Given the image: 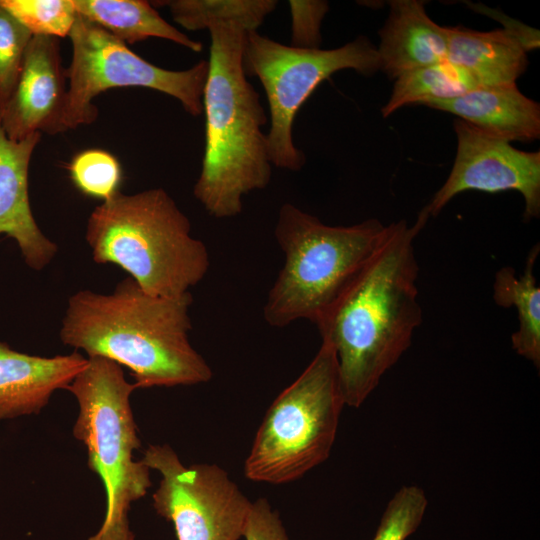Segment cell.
Wrapping results in <instances>:
<instances>
[{
    "instance_id": "cell-15",
    "label": "cell",
    "mask_w": 540,
    "mask_h": 540,
    "mask_svg": "<svg viewBox=\"0 0 540 540\" xmlns=\"http://www.w3.org/2000/svg\"><path fill=\"white\" fill-rule=\"evenodd\" d=\"M377 48L380 70L396 79L407 72L447 60L446 27L426 13L424 2L393 0Z\"/></svg>"
},
{
    "instance_id": "cell-22",
    "label": "cell",
    "mask_w": 540,
    "mask_h": 540,
    "mask_svg": "<svg viewBox=\"0 0 540 540\" xmlns=\"http://www.w3.org/2000/svg\"><path fill=\"white\" fill-rule=\"evenodd\" d=\"M74 186L84 195L109 200L119 192L122 169L118 159L100 148H90L77 153L68 165Z\"/></svg>"
},
{
    "instance_id": "cell-5",
    "label": "cell",
    "mask_w": 540,
    "mask_h": 540,
    "mask_svg": "<svg viewBox=\"0 0 540 540\" xmlns=\"http://www.w3.org/2000/svg\"><path fill=\"white\" fill-rule=\"evenodd\" d=\"M387 232L388 225L378 219L331 226L284 203L274 229L284 263L263 307L267 324L286 327L306 319L316 325L363 271Z\"/></svg>"
},
{
    "instance_id": "cell-3",
    "label": "cell",
    "mask_w": 540,
    "mask_h": 540,
    "mask_svg": "<svg viewBox=\"0 0 540 540\" xmlns=\"http://www.w3.org/2000/svg\"><path fill=\"white\" fill-rule=\"evenodd\" d=\"M211 44L202 104L205 147L194 197L215 218L242 212L243 197L268 186L272 175L268 117L243 69L250 28L236 20H217L207 28Z\"/></svg>"
},
{
    "instance_id": "cell-11",
    "label": "cell",
    "mask_w": 540,
    "mask_h": 540,
    "mask_svg": "<svg viewBox=\"0 0 540 540\" xmlns=\"http://www.w3.org/2000/svg\"><path fill=\"white\" fill-rule=\"evenodd\" d=\"M456 156L444 184L420 211L429 220L461 192L498 193L514 190L525 203L524 220L540 215V152L516 149L461 120L454 121Z\"/></svg>"
},
{
    "instance_id": "cell-27",
    "label": "cell",
    "mask_w": 540,
    "mask_h": 540,
    "mask_svg": "<svg viewBox=\"0 0 540 540\" xmlns=\"http://www.w3.org/2000/svg\"><path fill=\"white\" fill-rule=\"evenodd\" d=\"M243 538L245 540H291L279 513L265 498L251 503Z\"/></svg>"
},
{
    "instance_id": "cell-17",
    "label": "cell",
    "mask_w": 540,
    "mask_h": 540,
    "mask_svg": "<svg viewBox=\"0 0 540 540\" xmlns=\"http://www.w3.org/2000/svg\"><path fill=\"white\" fill-rule=\"evenodd\" d=\"M447 59L465 68L480 87L515 83L528 66V43L507 30L446 27Z\"/></svg>"
},
{
    "instance_id": "cell-18",
    "label": "cell",
    "mask_w": 540,
    "mask_h": 540,
    "mask_svg": "<svg viewBox=\"0 0 540 540\" xmlns=\"http://www.w3.org/2000/svg\"><path fill=\"white\" fill-rule=\"evenodd\" d=\"M78 15L103 28L125 44L161 38L193 52H201L200 41L189 38L160 16L144 0H73Z\"/></svg>"
},
{
    "instance_id": "cell-20",
    "label": "cell",
    "mask_w": 540,
    "mask_h": 540,
    "mask_svg": "<svg viewBox=\"0 0 540 540\" xmlns=\"http://www.w3.org/2000/svg\"><path fill=\"white\" fill-rule=\"evenodd\" d=\"M477 87L465 68L447 59L396 78L391 96L381 109L382 116L387 118L406 105L453 99Z\"/></svg>"
},
{
    "instance_id": "cell-13",
    "label": "cell",
    "mask_w": 540,
    "mask_h": 540,
    "mask_svg": "<svg viewBox=\"0 0 540 540\" xmlns=\"http://www.w3.org/2000/svg\"><path fill=\"white\" fill-rule=\"evenodd\" d=\"M41 136L10 140L0 117V234L15 240L24 262L35 271L50 264L58 251L38 226L29 200V166Z\"/></svg>"
},
{
    "instance_id": "cell-8",
    "label": "cell",
    "mask_w": 540,
    "mask_h": 540,
    "mask_svg": "<svg viewBox=\"0 0 540 540\" xmlns=\"http://www.w3.org/2000/svg\"><path fill=\"white\" fill-rule=\"evenodd\" d=\"M242 64L246 76L260 81L267 97L270 128L266 137L271 164L294 172L306 161L294 144V120L316 87L340 70L352 69L363 76L380 70L377 48L366 36L335 49H299L257 30L246 35Z\"/></svg>"
},
{
    "instance_id": "cell-9",
    "label": "cell",
    "mask_w": 540,
    "mask_h": 540,
    "mask_svg": "<svg viewBox=\"0 0 540 540\" xmlns=\"http://www.w3.org/2000/svg\"><path fill=\"white\" fill-rule=\"evenodd\" d=\"M68 37L72 45V59L66 68V130L93 123L98 116L94 98L112 88L153 89L177 99L184 110L194 117L203 113L207 60H201L185 70L156 66L80 15H77Z\"/></svg>"
},
{
    "instance_id": "cell-28",
    "label": "cell",
    "mask_w": 540,
    "mask_h": 540,
    "mask_svg": "<svg viewBox=\"0 0 540 540\" xmlns=\"http://www.w3.org/2000/svg\"><path fill=\"white\" fill-rule=\"evenodd\" d=\"M87 540H135V536L129 527L128 516L102 523L97 533Z\"/></svg>"
},
{
    "instance_id": "cell-2",
    "label": "cell",
    "mask_w": 540,
    "mask_h": 540,
    "mask_svg": "<svg viewBox=\"0 0 540 540\" xmlns=\"http://www.w3.org/2000/svg\"><path fill=\"white\" fill-rule=\"evenodd\" d=\"M190 292L178 297L145 292L131 277L109 294L80 290L68 299L60 339L127 367L137 388L208 382L213 372L191 345Z\"/></svg>"
},
{
    "instance_id": "cell-1",
    "label": "cell",
    "mask_w": 540,
    "mask_h": 540,
    "mask_svg": "<svg viewBox=\"0 0 540 540\" xmlns=\"http://www.w3.org/2000/svg\"><path fill=\"white\" fill-rule=\"evenodd\" d=\"M426 224L400 220L316 324L336 354L345 405L360 407L411 345L422 322L414 241Z\"/></svg>"
},
{
    "instance_id": "cell-23",
    "label": "cell",
    "mask_w": 540,
    "mask_h": 540,
    "mask_svg": "<svg viewBox=\"0 0 540 540\" xmlns=\"http://www.w3.org/2000/svg\"><path fill=\"white\" fill-rule=\"evenodd\" d=\"M33 36L66 37L77 18L73 0H0Z\"/></svg>"
},
{
    "instance_id": "cell-12",
    "label": "cell",
    "mask_w": 540,
    "mask_h": 540,
    "mask_svg": "<svg viewBox=\"0 0 540 540\" xmlns=\"http://www.w3.org/2000/svg\"><path fill=\"white\" fill-rule=\"evenodd\" d=\"M67 88L59 39L32 36L16 86L0 113L6 136L20 141L34 133L66 131Z\"/></svg>"
},
{
    "instance_id": "cell-21",
    "label": "cell",
    "mask_w": 540,
    "mask_h": 540,
    "mask_svg": "<svg viewBox=\"0 0 540 540\" xmlns=\"http://www.w3.org/2000/svg\"><path fill=\"white\" fill-rule=\"evenodd\" d=\"M154 7L165 6L181 27L202 30L217 20H236L252 31L263 23L276 6L275 0H172L152 2Z\"/></svg>"
},
{
    "instance_id": "cell-6",
    "label": "cell",
    "mask_w": 540,
    "mask_h": 540,
    "mask_svg": "<svg viewBox=\"0 0 540 540\" xmlns=\"http://www.w3.org/2000/svg\"><path fill=\"white\" fill-rule=\"evenodd\" d=\"M344 406L336 354L322 341L310 364L266 411L244 463L245 476L285 484L323 463Z\"/></svg>"
},
{
    "instance_id": "cell-4",
    "label": "cell",
    "mask_w": 540,
    "mask_h": 540,
    "mask_svg": "<svg viewBox=\"0 0 540 540\" xmlns=\"http://www.w3.org/2000/svg\"><path fill=\"white\" fill-rule=\"evenodd\" d=\"M163 188L120 191L91 212L85 239L94 262L122 268L145 292L178 297L206 276L207 246Z\"/></svg>"
},
{
    "instance_id": "cell-24",
    "label": "cell",
    "mask_w": 540,
    "mask_h": 540,
    "mask_svg": "<svg viewBox=\"0 0 540 540\" xmlns=\"http://www.w3.org/2000/svg\"><path fill=\"white\" fill-rule=\"evenodd\" d=\"M428 500L418 486H403L388 502L372 540H406L420 526Z\"/></svg>"
},
{
    "instance_id": "cell-14",
    "label": "cell",
    "mask_w": 540,
    "mask_h": 540,
    "mask_svg": "<svg viewBox=\"0 0 540 540\" xmlns=\"http://www.w3.org/2000/svg\"><path fill=\"white\" fill-rule=\"evenodd\" d=\"M79 352L41 357L0 341V420L38 414L58 389H66L85 368Z\"/></svg>"
},
{
    "instance_id": "cell-25",
    "label": "cell",
    "mask_w": 540,
    "mask_h": 540,
    "mask_svg": "<svg viewBox=\"0 0 540 540\" xmlns=\"http://www.w3.org/2000/svg\"><path fill=\"white\" fill-rule=\"evenodd\" d=\"M32 36L0 5V113L16 86Z\"/></svg>"
},
{
    "instance_id": "cell-19",
    "label": "cell",
    "mask_w": 540,
    "mask_h": 540,
    "mask_svg": "<svg viewBox=\"0 0 540 540\" xmlns=\"http://www.w3.org/2000/svg\"><path fill=\"white\" fill-rule=\"evenodd\" d=\"M540 252L539 244L528 252L521 275L514 268L505 266L496 272L493 282L494 302L505 308H516L518 329L512 334L514 351L540 367V288L534 267Z\"/></svg>"
},
{
    "instance_id": "cell-10",
    "label": "cell",
    "mask_w": 540,
    "mask_h": 540,
    "mask_svg": "<svg viewBox=\"0 0 540 540\" xmlns=\"http://www.w3.org/2000/svg\"><path fill=\"white\" fill-rule=\"evenodd\" d=\"M142 461L161 475L152 495L157 514L172 522L177 540H239L252 501L216 464L185 466L167 444L149 445Z\"/></svg>"
},
{
    "instance_id": "cell-7",
    "label": "cell",
    "mask_w": 540,
    "mask_h": 540,
    "mask_svg": "<svg viewBox=\"0 0 540 540\" xmlns=\"http://www.w3.org/2000/svg\"><path fill=\"white\" fill-rule=\"evenodd\" d=\"M87 359L66 390L79 405L73 435L87 448L88 466L103 482V523H108L127 515L131 503L146 495L151 469L133 459L141 447L130 405L136 385L125 379L118 363L101 356Z\"/></svg>"
},
{
    "instance_id": "cell-26",
    "label": "cell",
    "mask_w": 540,
    "mask_h": 540,
    "mask_svg": "<svg viewBox=\"0 0 540 540\" xmlns=\"http://www.w3.org/2000/svg\"><path fill=\"white\" fill-rule=\"evenodd\" d=\"M292 26L290 46L299 49H320L321 23L329 10L326 1H289Z\"/></svg>"
},
{
    "instance_id": "cell-16",
    "label": "cell",
    "mask_w": 540,
    "mask_h": 540,
    "mask_svg": "<svg viewBox=\"0 0 540 540\" xmlns=\"http://www.w3.org/2000/svg\"><path fill=\"white\" fill-rule=\"evenodd\" d=\"M425 105L454 114L484 133L510 143L540 138V105L526 97L515 83L477 87L456 98Z\"/></svg>"
}]
</instances>
